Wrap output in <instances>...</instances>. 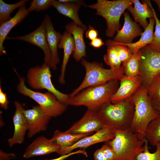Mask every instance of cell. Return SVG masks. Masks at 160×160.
I'll use <instances>...</instances> for the list:
<instances>
[{
  "instance_id": "obj_20",
  "label": "cell",
  "mask_w": 160,
  "mask_h": 160,
  "mask_svg": "<svg viewBox=\"0 0 160 160\" xmlns=\"http://www.w3.org/2000/svg\"><path fill=\"white\" fill-rule=\"evenodd\" d=\"M66 31L70 33L73 37L75 49L73 57L76 61H79L84 57H86V46L83 34L86 30L78 26L73 22L65 26Z\"/></svg>"
},
{
  "instance_id": "obj_30",
  "label": "cell",
  "mask_w": 160,
  "mask_h": 160,
  "mask_svg": "<svg viewBox=\"0 0 160 160\" xmlns=\"http://www.w3.org/2000/svg\"><path fill=\"white\" fill-rule=\"evenodd\" d=\"M147 89L152 102H160V72L153 79Z\"/></svg>"
},
{
  "instance_id": "obj_9",
  "label": "cell",
  "mask_w": 160,
  "mask_h": 160,
  "mask_svg": "<svg viewBox=\"0 0 160 160\" xmlns=\"http://www.w3.org/2000/svg\"><path fill=\"white\" fill-rule=\"evenodd\" d=\"M139 51L141 55L140 71L142 85L147 88L153 79L160 72V52L152 50L147 45Z\"/></svg>"
},
{
  "instance_id": "obj_34",
  "label": "cell",
  "mask_w": 160,
  "mask_h": 160,
  "mask_svg": "<svg viewBox=\"0 0 160 160\" xmlns=\"http://www.w3.org/2000/svg\"><path fill=\"white\" fill-rule=\"evenodd\" d=\"M53 0H33L31 2L28 12L39 11L46 10L52 6Z\"/></svg>"
},
{
  "instance_id": "obj_43",
  "label": "cell",
  "mask_w": 160,
  "mask_h": 160,
  "mask_svg": "<svg viewBox=\"0 0 160 160\" xmlns=\"http://www.w3.org/2000/svg\"><path fill=\"white\" fill-rule=\"evenodd\" d=\"M159 20H160V19Z\"/></svg>"
},
{
  "instance_id": "obj_40",
  "label": "cell",
  "mask_w": 160,
  "mask_h": 160,
  "mask_svg": "<svg viewBox=\"0 0 160 160\" xmlns=\"http://www.w3.org/2000/svg\"><path fill=\"white\" fill-rule=\"evenodd\" d=\"M95 160H106L104 157L100 148L97 149L94 154Z\"/></svg>"
},
{
  "instance_id": "obj_22",
  "label": "cell",
  "mask_w": 160,
  "mask_h": 160,
  "mask_svg": "<svg viewBox=\"0 0 160 160\" xmlns=\"http://www.w3.org/2000/svg\"><path fill=\"white\" fill-rule=\"evenodd\" d=\"M58 48L63 50V57L59 80L61 84H64L65 82L64 78L66 65L70 55L75 49L73 39L70 33L66 31L63 33L58 44Z\"/></svg>"
},
{
  "instance_id": "obj_26",
  "label": "cell",
  "mask_w": 160,
  "mask_h": 160,
  "mask_svg": "<svg viewBox=\"0 0 160 160\" xmlns=\"http://www.w3.org/2000/svg\"><path fill=\"white\" fill-rule=\"evenodd\" d=\"M144 137L152 146H156L160 143V114L148 124Z\"/></svg>"
},
{
  "instance_id": "obj_39",
  "label": "cell",
  "mask_w": 160,
  "mask_h": 160,
  "mask_svg": "<svg viewBox=\"0 0 160 160\" xmlns=\"http://www.w3.org/2000/svg\"><path fill=\"white\" fill-rule=\"evenodd\" d=\"M104 44L103 40L100 37H97L91 41L89 43V45L95 48H99Z\"/></svg>"
},
{
  "instance_id": "obj_11",
  "label": "cell",
  "mask_w": 160,
  "mask_h": 160,
  "mask_svg": "<svg viewBox=\"0 0 160 160\" xmlns=\"http://www.w3.org/2000/svg\"><path fill=\"white\" fill-rule=\"evenodd\" d=\"M6 39L20 40L39 47L44 52V63L51 68L52 56L46 38V23L44 19L39 27L32 32L22 36L7 37Z\"/></svg>"
},
{
  "instance_id": "obj_29",
  "label": "cell",
  "mask_w": 160,
  "mask_h": 160,
  "mask_svg": "<svg viewBox=\"0 0 160 160\" xmlns=\"http://www.w3.org/2000/svg\"><path fill=\"white\" fill-rule=\"evenodd\" d=\"M107 53L104 55L103 59L105 63L113 70L119 68L121 66L117 52L113 46L106 45Z\"/></svg>"
},
{
  "instance_id": "obj_28",
  "label": "cell",
  "mask_w": 160,
  "mask_h": 160,
  "mask_svg": "<svg viewBox=\"0 0 160 160\" xmlns=\"http://www.w3.org/2000/svg\"><path fill=\"white\" fill-rule=\"evenodd\" d=\"M27 0H21L12 4H8L2 0H0V23L1 25L10 19L11 13L15 9L25 5L28 1Z\"/></svg>"
},
{
  "instance_id": "obj_12",
  "label": "cell",
  "mask_w": 160,
  "mask_h": 160,
  "mask_svg": "<svg viewBox=\"0 0 160 160\" xmlns=\"http://www.w3.org/2000/svg\"><path fill=\"white\" fill-rule=\"evenodd\" d=\"M104 125L97 112L87 109L83 117L66 131L74 134L92 135Z\"/></svg>"
},
{
  "instance_id": "obj_35",
  "label": "cell",
  "mask_w": 160,
  "mask_h": 160,
  "mask_svg": "<svg viewBox=\"0 0 160 160\" xmlns=\"http://www.w3.org/2000/svg\"><path fill=\"white\" fill-rule=\"evenodd\" d=\"M106 160H115L116 154L113 149L105 143L100 148Z\"/></svg>"
},
{
  "instance_id": "obj_31",
  "label": "cell",
  "mask_w": 160,
  "mask_h": 160,
  "mask_svg": "<svg viewBox=\"0 0 160 160\" xmlns=\"http://www.w3.org/2000/svg\"><path fill=\"white\" fill-rule=\"evenodd\" d=\"M148 143L146 140L144 144V150L138 154L134 160H160V143L156 146V150L153 153L150 152Z\"/></svg>"
},
{
  "instance_id": "obj_10",
  "label": "cell",
  "mask_w": 160,
  "mask_h": 160,
  "mask_svg": "<svg viewBox=\"0 0 160 160\" xmlns=\"http://www.w3.org/2000/svg\"><path fill=\"white\" fill-rule=\"evenodd\" d=\"M115 136L114 129L105 125L94 134L81 139L72 146L66 148H60L57 153L61 156L68 154L75 149H85L95 144L111 140Z\"/></svg>"
},
{
  "instance_id": "obj_7",
  "label": "cell",
  "mask_w": 160,
  "mask_h": 160,
  "mask_svg": "<svg viewBox=\"0 0 160 160\" xmlns=\"http://www.w3.org/2000/svg\"><path fill=\"white\" fill-rule=\"evenodd\" d=\"M15 71L19 79L20 82L17 86L18 92L36 101L48 116L55 117L66 111L67 105L61 103L53 94L48 91L41 93L30 89L25 85L24 79L20 77L15 70Z\"/></svg>"
},
{
  "instance_id": "obj_21",
  "label": "cell",
  "mask_w": 160,
  "mask_h": 160,
  "mask_svg": "<svg viewBox=\"0 0 160 160\" xmlns=\"http://www.w3.org/2000/svg\"><path fill=\"white\" fill-rule=\"evenodd\" d=\"M84 4L83 2L80 0L76 2L63 3L53 0L52 6L59 13L71 18L78 26L86 30L87 27L81 21L78 15L80 8Z\"/></svg>"
},
{
  "instance_id": "obj_38",
  "label": "cell",
  "mask_w": 160,
  "mask_h": 160,
  "mask_svg": "<svg viewBox=\"0 0 160 160\" xmlns=\"http://www.w3.org/2000/svg\"><path fill=\"white\" fill-rule=\"evenodd\" d=\"M76 154H81L86 156H87V152L84 150H82L80 149L75 152H71L68 154H66L63 155H61L60 156L57 158L51 159L49 160H64L66 158L69 156Z\"/></svg>"
},
{
  "instance_id": "obj_2",
  "label": "cell",
  "mask_w": 160,
  "mask_h": 160,
  "mask_svg": "<svg viewBox=\"0 0 160 160\" xmlns=\"http://www.w3.org/2000/svg\"><path fill=\"white\" fill-rule=\"evenodd\" d=\"M134 111L132 96L116 103L108 102L103 104L97 112L105 125L123 130L130 127Z\"/></svg>"
},
{
  "instance_id": "obj_8",
  "label": "cell",
  "mask_w": 160,
  "mask_h": 160,
  "mask_svg": "<svg viewBox=\"0 0 160 160\" xmlns=\"http://www.w3.org/2000/svg\"><path fill=\"white\" fill-rule=\"evenodd\" d=\"M50 69L44 63L41 66L31 68L27 73V82L33 89L47 90L53 94L61 103L67 105L69 94L63 93L55 88L51 80Z\"/></svg>"
},
{
  "instance_id": "obj_6",
  "label": "cell",
  "mask_w": 160,
  "mask_h": 160,
  "mask_svg": "<svg viewBox=\"0 0 160 160\" xmlns=\"http://www.w3.org/2000/svg\"><path fill=\"white\" fill-rule=\"evenodd\" d=\"M133 4V0H97L96 3L86 6L96 9L95 14L105 19L107 26L106 35L112 38L121 28L120 19L122 14Z\"/></svg>"
},
{
  "instance_id": "obj_3",
  "label": "cell",
  "mask_w": 160,
  "mask_h": 160,
  "mask_svg": "<svg viewBox=\"0 0 160 160\" xmlns=\"http://www.w3.org/2000/svg\"><path fill=\"white\" fill-rule=\"evenodd\" d=\"M132 96L135 111L130 127L139 139L142 140L145 139V133L148 124L160 112L153 107L145 87L142 85Z\"/></svg>"
},
{
  "instance_id": "obj_36",
  "label": "cell",
  "mask_w": 160,
  "mask_h": 160,
  "mask_svg": "<svg viewBox=\"0 0 160 160\" xmlns=\"http://www.w3.org/2000/svg\"><path fill=\"white\" fill-rule=\"evenodd\" d=\"M89 28L85 33L86 37L92 41L97 37L98 31L90 25H88Z\"/></svg>"
},
{
  "instance_id": "obj_17",
  "label": "cell",
  "mask_w": 160,
  "mask_h": 160,
  "mask_svg": "<svg viewBox=\"0 0 160 160\" xmlns=\"http://www.w3.org/2000/svg\"><path fill=\"white\" fill-rule=\"evenodd\" d=\"M60 147L53 143L50 139L43 136L38 137L27 147L23 157L28 158L33 156H41L57 152Z\"/></svg>"
},
{
  "instance_id": "obj_5",
  "label": "cell",
  "mask_w": 160,
  "mask_h": 160,
  "mask_svg": "<svg viewBox=\"0 0 160 160\" xmlns=\"http://www.w3.org/2000/svg\"><path fill=\"white\" fill-rule=\"evenodd\" d=\"M81 63L85 68V75L79 86L69 94V98L86 88L102 85L113 79L119 80L124 75L122 65L119 69L113 70L104 68L102 63L90 62L83 58L81 60Z\"/></svg>"
},
{
  "instance_id": "obj_42",
  "label": "cell",
  "mask_w": 160,
  "mask_h": 160,
  "mask_svg": "<svg viewBox=\"0 0 160 160\" xmlns=\"http://www.w3.org/2000/svg\"><path fill=\"white\" fill-rule=\"evenodd\" d=\"M152 1L154 2L157 5L158 9L160 12V0H153Z\"/></svg>"
},
{
  "instance_id": "obj_18",
  "label": "cell",
  "mask_w": 160,
  "mask_h": 160,
  "mask_svg": "<svg viewBox=\"0 0 160 160\" xmlns=\"http://www.w3.org/2000/svg\"><path fill=\"white\" fill-rule=\"evenodd\" d=\"M44 19L46 23V38L52 56L51 68L55 70L60 62L58 48L62 35L55 30L48 15L46 14L44 16Z\"/></svg>"
},
{
  "instance_id": "obj_25",
  "label": "cell",
  "mask_w": 160,
  "mask_h": 160,
  "mask_svg": "<svg viewBox=\"0 0 160 160\" xmlns=\"http://www.w3.org/2000/svg\"><path fill=\"white\" fill-rule=\"evenodd\" d=\"M90 135H91L74 134L66 130L62 132L57 130L54 132L50 139L60 148H66L72 146L81 139Z\"/></svg>"
},
{
  "instance_id": "obj_33",
  "label": "cell",
  "mask_w": 160,
  "mask_h": 160,
  "mask_svg": "<svg viewBox=\"0 0 160 160\" xmlns=\"http://www.w3.org/2000/svg\"><path fill=\"white\" fill-rule=\"evenodd\" d=\"M153 11L154 17L156 20L155 31L154 33L153 41L147 45L152 50L160 52V20L158 18L154 8Z\"/></svg>"
},
{
  "instance_id": "obj_37",
  "label": "cell",
  "mask_w": 160,
  "mask_h": 160,
  "mask_svg": "<svg viewBox=\"0 0 160 160\" xmlns=\"http://www.w3.org/2000/svg\"><path fill=\"white\" fill-rule=\"evenodd\" d=\"M9 101L7 99V95L3 91L1 84L0 86V106L5 109L8 108Z\"/></svg>"
},
{
  "instance_id": "obj_16",
  "label": "cell",
  "mask_w": 160,
  "mask_h": 160,
  "mask_svg": "<svg viewBox=\"0 0 160 160\" xmlns=\"http://www.w3.org/2000/svg\"><path fill=\"white\" fill-rule=\"evenodd\" d=\"M124 23L122 28L117 32L112 40L120 44H127L132 43L134 39L141 36L143 32L139 24L133 21L128 13H123Z\"/></svg>"
},
{
  "instance_id": "obj_41",
  "label": "cell",
  "mask_w": 160,
  "mask_h": 160,
  "mask_svg": "<svg viewBox=\"0 0 160 160\" xmlns=\"http://www.w3.org/2000/svg\"><path fill=\"white\" fill-rule=\"evenodd\" d=\"M153 107L160 112V102H152Z\"/></svg>"
},
{
  "instance_id": "obj_4",
  "label": "cell",
  "mask_w": 160,
  "mask_h": 160,
  "mask_svg": "<svg viewBox=\"0 0 160 160\" xmlns=\"http://www.w3.org/2000/svg\"><path fill=\"white\" fill-rule=\"evenodd\" d=\"M114 137L105 143L114 151L115 160H134L138 154L144 150L145 139H139L130 127L123 130L114 129Z\"/></svg>"
},
{
  "instance_id": "obj_24",
  "label": "cell",
  "mask_w": 160,
  "mask_h": 160,
  "mask_svg": "<svg viewBox=\"0 0 160 160\" xmlns=\"http://www.w3.org/2000/svg\"><path fill=\"white\" fill-rule=\"evenodd\" d=\"M149 19L148 25L141 34L140 39L137 41L127 44H120L113 41L116 44L127 46L133 54L136 53L140 49L150 44L153 40V29L156 24V20L154 17Z\"/></svg>"
},
{
  "instance_id": "obj_19",
  "label": "cell",
  "mask_w": 160,
  "mask_h": 160,
  "mask_svg": "<svg viewBox=\"0 0 160 160\" xmlns=\"http://www.w3.org/2000/svg\"><path fill=\"white\" fill-rule=\"evenodd\" d=\"M142 4L138 0H133L134 7L129 6L127 9L131 13L135 22L145 30L148 25L147 19L154 17L153 9L150 0H142Z\"/></svg>"
},
{
  "instance_id": "obj_1",
  "label": "cell",
  "mask_w": 160,
  "mask_h": 160,
  "mask_svg": "<svg viewBox=\"0 0 160 160\" xmlns=\"http://www.w3.org/2000/svg\"><path fill=\"white\" fill-rule=\"evenodd\" d=\"M119 85V80L113 79L102 85L88 87L69 98L67 105L84 106L87 109L97 112L103 104L110 101Z\"/></svg>"
},
{
  "instance_id": "obj_15",
  "label": "cell",
  "mask_w": 160,
  "mask_h": 160,
  "mask_svg": "<svg viewBox=\"0 0 160 160\" xmlns=\"http://www.w3.org/2000/svg\"><path fill=\"white\" fill-rule=\"evenodd\" d=\"M15 110L12 117L14 130L12 137L7 140L10 147L16 144H20L24 141L26 131L28 130L27 121L23 114V108L17 101L14 102Z\"/></svg>"
},
{
  "instance_id": "obj_27",
  "label": "cell",
  "mask_w": 160,
  "mask_h": 160,
  "mask_svg": "<svg viewBox=\"0 0 160 160\" xmlns=\"http://www.w3.org/2000/svg\"><path fill=\"white\" fill-rule=\"evenodd\" d=\"M141 57L140 51L133 54L127 61L122 63L125 75L129 77L140 76V63Z\"/></svg>"
},
{
  "instance_id": "obj_13",
  "label": "cell",
  "mask_w": 160,
  "mask_h": 160,
  "mask_svg": "<svg viewBox=\"0 0 160 160\" xmlns=\"http://www.w3.org/2000/svg\"><path fill=\"white\" fill-rule=\"evenodd\" d=\"M23 111L28 124L29 138L46 130L52 118L47 114L40 106H33L32 108L27 110L23 108Z\"/></svg>"
},
{
  "instance_id": "obj_14",
  "label": "cell",
  "mask_w": 160,
  "mask_h": 160,
  "mask_svg": "<svg viewBox=\"0 0 160 160\" xmlns=\"http://www.w3.org/2000/svg\"><path fill=\"white\" fill-rule=\"evenodd\" d=\"M119 80V88L110 100L113 103H117L131 97L142 85L140 76L131 77L124 75Z\"/></svg>"
},
{
  "instance_id": "obj_32",
  "label": "cell",
  "mask_w": 160,
  "mask_h": 160,
  "mask_svg": "<svg viewBox=\"0 0 160 160\" xmlns=\"http://www.w3.org/2000/svg\"><path fill=\"white\" fill-rule=\"evenodd\" d=\"M105 43L106 45H111L113 46L122 63L127 61L133 55L127 46L116 44L112 40H107Z\"/></svg>"
},
{
  "instance_id": "obj_23",
  "label": "cell",
  "mask_w": 160,
  "mask_h": 160,
  "mask_svg": "<svg viewBox=\"0 0 160 160\" xmlns=\"http://www.w3.org/2000/svg\"><path fill=\"white\" fill-rule=\"evenodd\" d=\"M25 5L20 8L12 17L2 23L0 26V54L6 53L3 44L11 30L23 20L28 14Z\"/></svg>"
}]
</instances>
